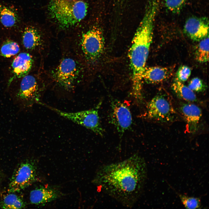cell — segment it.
<instances>
[{"label": "cell", "mask_w": 209, "mask_h": 209, "mask_svg": "<svg viewBox=\"0 0 209 209\" xmlns=\"http://www.w3.org/2000/svg\"><path fill=\"white\" fill-rule=\"evenodd\" d=\"M147 175L145 160L136 154L123 161L100 166L92 182L100 191L131 208L141 196Z\"/></svg>", "instance_id": "obj_1"}, {"label": "cell", "mask_w": 209, "mask_h": 209, "mask_svg": "<svg viewBox=\"0 0 209 209\" xmlns=\"http://www.w3.org/2000/svg\"><path fill=\"white\" fill-rule=\"evenodd\" d=\"M156 15V12L153 9L145 10L129 51V57L132 74V93L135 100L138 102L143 100V75L153 39Z\"/></svg>", "instance_id": "obj_2"}, {"label": "cell", "mask_w": 209, "mask_h": 209, "mask_svg": "<svg viewBox=\"0 0 209 209\" xmlns=\"http://www.w3.org/2000/svg\"><path fill=\"white\" fill-rule=\"evenodd\" d=\"M87 3L83 0H50L48 7L51 18L62 29L71 28L85 17Z\"/></svg>", "instance_id": "obj_3"}, {"label": "cell", "mask_w": 209, "mask_h": 209, "mask_svg": "<svg viewBox=\"0 0 209 209\" xmlns=\"http://www.w3.org/2000/svg\"><path fill=\"white\" fill-rule=\"evenodd\" d=\"M74 42L75 49L81 62L93 64L100 58L104 48L102 30L97 26L82 32Z\"/></svg>", "instance_id": "obj_4"}, {"label": "cell", "mask_w": 209, "mask_h": 209, "mask_svg": "<svg viewBox=\"0 0 209 209\" xmlns=\"http://www.w3.org/2000/svg\"><path fill=\"white\" fill-rule=\"evenodd\" d=\"M82 64L78 58L69 56L63 57L51 72L53 81L65 90L73 89L81 81L83 71Z\"/></svg>", "instance_id": "obj_5"}, {"label": "cell", "mask_w": 209, "mask_h": 209, "mask_svg": "<svg viewBox=\"0 0 209 209\" xmlns=\"http://www.w3.org/2000/svg\"><path fill=\"white\" fill-rule=\"evenodd\" d=\"M146 115L149 119L159 122L174 121L176 113L171 100L165 93H159L147 104Z\"/></svg>", "instance_id": "obj_6"}, {"label": "cell", "mask_w": 209, "mask_h": 209, "mask_svg": "<svg viewBox=\"0 0 209 209\" xmlns=\"http://www.w3.org/2000/svg\"><path fill=\"white\" fill-rule=\"evenodd\" d=\"M101 105V102H100L96 107L91 109L74 112H64L47 105L46 106L60 116L102 136L104 130L101 124L98 113Z\"/></svg>", "instance_id": "obj_7"}, {"label": "cell", "mask_w": 209, "mask_h": 209, "mask_svg": "<svg viewBox=\"0 0 209 209\" xmlns=\"http://www.w3.org/2000/svg\"><path fill=\"white\" fill-rule=\"evenodd\" d=\"M23 11L19 6L0 0V31L19 32L25 22Z\"/></svg>", "instance_id": "obj_8"}, {"label": "cell", "mask_w": 209, "mask_h": 209, "mask_svg": "<svg viewBox=\"0 0 209 209\" xmlns=\"http://www.w3.org/2000/svg\"><path fill=\"white\" fill-rule=\"evenodd\" d=\"M109 117V123L116 128L120 138L126 131L131 129L132 116L129 106L125 103L111 99Z\"/></svg>", "instance_id": "obj_9"}, {"label": "cell", "mask_w": 209, "mask_h": 209, "mask_svg": "<svg viewBox=\"0 0 209 209\" xmlns=\"http://www.w3.org/2000/svg\"><path fill=\"white\" fill-rule=\"evenodd\" d=\"M36 168L30 161L20 163L15 170L9 185V193L18 192L31 185L35 181Z\"/></svg>", "instance_id": "obj_10"}, {"label": "cell", "mask_w": 209, "mask_h": 209, "mask_svg": "<svg viewBox=\"0 0 209 209\" xmlns=\"http://www.w3.org/2000/svg\"><path fill=\"white\" fill-rule=\"evenodd\" d=\"M19 32L21 33L22 43L26 49L43 50L46 47L47 41L44 34L35 24L25 21Z\"/></svg>", "instance_id": "obj_11"}, {"label": "cell", "mask_w": 209, "mask_h": 209, "mask_svg": "<svg viewBox=\"0 0 209 209\" xmlns=\"http://www.w3.org/2000/svg\"><path fill=\"white\" fill-rule=\"evenodd\" d=\"M183 31L191 39L200 41L209 36L208 18L206 17H189L185 22Z\"/></svg>", "instance_id": "obj_12"}, {"label": "cell", "mask_w": 209, "mask_h": 209, "mask_svg": "<svg viewBox=\"0 0 209 209\" xmlns=\"http://www.w3.org/2000/svg\"><path fill=\"white\" fill-rule=\"evenodd\" d=\"M38 85L35 78L26 75L21 81L17 97L26 103H30L38 100Z\"/></svg>", "instance_id": "obj_13"}, {"label": "cell", "mask_w": 209, "mask_h": 209, "mask_svg": "<svg viewBox=\"0 0 209 209\" xmlns=\"http://www.w3.org/2000/svg\"><path fill=\"white\" fill-rule=\"evenodd\" d=\"M179 111L187 123L189 132L194 134L197 131L200 121L202 115L201 109L195 104L190 103L181 104Z\"/></svg>", "instance_id": "obj_14"}, {"label": "cell", "mask_w": 209, "mask_h": 209, "mask_svg": "<svg viewBox=\"0 0 209 209\" xmlns=\"http://www.w3.org/2000/svg\"><path fill=\"white\" fill-rule=\"evenodd\" d=\"M32 56L28 53H21L16 56L11 65L12 72L15 78H20L27 75L31 69L33 63Z\"/></svg>", "instance_id": "obj_15"}, {"label": "cell", "mask_w": 209, "mask_h": 209, "mask_svg": "<svg viewBox=\"0 0 209 209\" xmlns=\"http://www.w3.org/2000/svg\"><path fill=\"white\" fill-rule=\"evenodd\" d=\"M60 195V193L57 189L42 186L31 191L30 200L33 204L43 205L56 199Z\"/></svg>", "instance_id": "obj_16"}, {"label": "cell", "mask_w": 209, "mask_h": 209, "mask_svg": "<svg viewBox=\"0 0 209 209\" xmlns=\"http://www.w3.org/2000/svg\"><path fill=\"white\" fill-rule=\"evenodd\" d=\"M172 67L155 66L145 67L143 75V80L150 84H156L162 82L172 75Z\"/></svg>", "instance_id": "obj_17"}, {"label": "cell", "mask_w": 209, "mask_h": 209, "mask_svg": "<svg viewBox=\"0 0 209 209\" xmlns=\"http://www.w3.org/2000/svg\"><path fill=\"white\" fill-rule=\"evenodd\" d=\"M172 90L179 98L188 102H195L197 100L194 91L188 86L176 79L172 84Z\"/></svg>", "instance_id": "obj_18"}, {"label": "cell", "mask_w": 209, "mask_h": 209, "mask_svg": "<svg viewBox=\"0 0 209 209\" xmlns=\"http://www.w3.org/2000/svg\"><path fill=\"white\" fill-rule=\"evenodd\" d=\"M3 198L1 204L3 209H16L24 208L25 204L23 200L19 196L10 193Z\"/></svg>", "instance_id": "obj_19"}, {"label": "cell", "mask_w": 209, "mask_h": 209, "mask_svg": "<svg viewBox=\"0 0 209 209\" xmlns=\"http://www.w3.org/2000/svg\"><path fill=\"white\" fill-rule=\"evenodd\" d=\"M196 59L200 63H205L209 60V36L199 41L195 53Z\"/></svg>", "instance_id": "obj_20"}, {"label": "cell", "mask_w": 209, "mask_h": 209, "mask_svg": "<svg viewBox=\"0 0 209 209\" xmlns=\"http://www.w3.org/2000/svg\"><path fill=\"white\" fill-rule=\"evenodd\" d=\"M19 51V46L17 43L8 39L3 42L1 46L0 53L2 56L8 58L15 55Z\"/></svg>", "instance_id": "obj_21"}, {"label": "cell", "mask_w": 209, "mask_h": 209, "mask_svg": "<svg viewBox=\"0 0 209 209\" xmlns=\"http://www.w3.org/2000/svg\"><path fill=\"white\" fill-rule=\"evenodd\" d=\"M184 207L187 209H200L201 207L199 198L190 197L176 192Z\"/></svg>", "instance_id": "obj_22"}, {"label": "cell", "mask_w": 209, "mask_h": 209, "mask_svg": "<svg viewBox=\"0 0 209 209\" xmlns=\"http://www.w3.org/2000/svg\"><path fill=\"white\" fill-rule=\"evenodd\" d=\"M188 0H163L166 8L170 12L177 14L182 10Z\"/></svg>", "instance_id": "obj_23"}, {"label": "cell", "mask_w": 209, "mask_h": 209, "mask_svg": "<svg viewBox=\"0 0 209 209\" xmlns=\"http://www.w3.org/2000/svg\"><path fill=\"white\" fill-rule=\"evenodd\" d=\"M191 72L189 67L186 65L181 66L176 72V79L183 82L186 81L191 75Z\"/></svg>", "instance_id": "obj_24"}, {"label": "cell", "mask_w": 209, "mask_h": 209, "mask_svg": "<svg viewBox=\"0 0 209 209\" xmlns=\"http://www.w3.org/2000/svg\"><path fill=\"white\" fill-rule=\"evenodd\" d=\"M188 87L193 91L197 92H202L205 89L203 81L198 77L192 79L189 82Z\"/></svg>", "instance_id": "obj_25"}]
</instances>
